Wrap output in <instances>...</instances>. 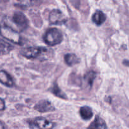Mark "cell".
<instances>
[{
	"instance_id": "5",
	"label": "cell",
	"mask_w": 129,
	"mask_h": 129,
	"mask_svg": "<svg viewBox=\"0 0 129 129\" xmlns=\"http://www.w3.org/2000/svg\"><path fill=\"white\" fill-rule=\"evenodd\" d=\"M49 22L54 25H62L67 21L65 15L59 10H53L49 15Z\"/></svg>"
},
{
	"instance_id": "9",
	"label": "cell",
	"mask_w": 129,
	"mask_h": 129,
	"mask_svg": "<svg viewBox=\"0 0 129 129\" xmlns=\"http://www.w3.org/2000/svg\"><path fill=\"white\" fill-rule=\"evenodd\" d=\"M13 49L14 47L11 44L0 39V55H7Z\"/></svg>"
},
{
	"instance_id": "12",
	"label": "cell",
	"mask_w": 129,
	"mask_h": 129,
	"mask_svg": "<svg viewBox=\"0 0 129 129\" xmlns=\"http://www.w3.org/2000/svg\"><path fill=\"white\" fill-rule=\"evenodd\" d=\"M79 112L81 117L85 120H89L91 119L92 116H93L92 109L90 107H87V106L81 107Z\"/></svg>"
},
{
	"instance_id": "13",
	"label": "cell",
	"mask_w": 129,
	"mask_h": 129,
	"mask_svg": "<svg viewBox=\"0 0 129 129\" xmlns=\"http://www.w3.org/2000/svg\"><path fill=\"white\" fill-rule=\"evenodd\" d=\"M64 61L66 64L69 66H72L77 64L79 62L80 60L78 57L73 54H67L64 56Z\"/></svg>"
},
{
	"instance_id": "4",
	"label": "cell",
	"mask_w": 129,
	"mask_h": 129,
	"mask_svg": "<svg viewBox=\"0 0 129 129\" xmlns=\"http://www.w3.org/2000/svg\"><path fill=\"white\" fill-rule=\"evenodd\" d=\"M30 127L37 129H53L54 123L44 118H35L29 122Z\"/></svg>"
},
{
	"instance_id": "8",
	"label": "cell",
	"mask_w": 129,
	"mask_h": 129,
	"mask_svg": "<svg viewBox=\"0 0 129 129\" xmlns=\"http://www.w3.org/2000/svg\"><path fill=\"white\" fill-rule=\"evenodd\" d=\"M0 83L7 87H12L14 84L11 76L5 71H0Z\"/></svg>"
},
{
	"instance_id": "1",
	"label": "cell",
	"mask_w": 129,
	"mask_h": 129,
	"mask_svg": "<svg viewBox=\"0 0 129 129\" xmlns=\"http://www.w3.org/2000/svg\"><path fill=\"white\" fill-rule=\"evenodd\" d=\"M50 50L42 47H29L22 49L21 54L29 59H46L49 55Z\"/></svg>"
},
{
	"instance_id": "15",
	"label": "cell",
	"mask_w": 129,
	"mask_h": 129,
	"mask_svg": "<svg viewBox=\"0 0 129 129\" xmlns=\"http://www.w3.org/2000/svg\"><path fill=\"white\" fill-rule=\"evenodd\" d=\"M51 90H52L51 91L53 92V94H55L56 96L59 97V98H63V99L67 98V97H66V94H64V93H63V92L59 88H58V86L56 85V84H55V85L53 86V88H52Z\"/></svg>"
},
{
	"instance_id": "17",
	"label": "cell",
	"mask_w": 129,
	"mask_h": 129,
	"mask_svg": "<svg viewBox=\"0 0 129 129\" xmlns=\"http://www.w3.org/2000/svg\"><path fill=\"white\" fill-rule=\"evenodd\" d=\"M123 64L125 66L129 67V60H124L123 61Z\"/></svg>"
},
{
	"instance_id": "2",
	"label": "cell",
	"mask_w": 129,
	"mask_h": 129,
	"mask_svg": "<svg viewBox=\"0 0 129 129\" xmlns=\"http://www.w3.org/2000/svg\"><path fill=\"white\" fill-rule=\"evenodd\" d=\"M0 35L14 44H22V40L20 34L10 25H0Z\"/></svg>"
},
{
	"instance_id": "3",
	"label": "cell",
	"mask_w": 129,
	"mask_h": 129,
	"mask_svg": "<svg viewBox=\"0 0 129 129\" xmlns=\"http://www.w3.org/2000/svg\"><path fill=\"white\" fill-rule=\"evenodd\" d=\"M43 39L47 45L54 46L61 42L63 40V35L58 28H51L46 31Z\"/></svg>"
},
{
	"instance_id": "7",
	"label": "cell",
	"mask_w": 129,
	"mask_h": 129,
	"mask_svg": "<svg viewBox=\"0 0 129 129\" xmlns=\"http://www.w3.org/2000/svg\"><path fill=\"white\" fill-rule=\"evenodd\" d=\"M34 109L39 112L44 113V112H53L55 110V108L49 101L42 100L35 105Z\"/></svg>"
},
{
	"instance_id": "18",
	"label": "cell",
	"mask_w": 129,
	"mask_h": 129,
	"mask_svg": "<svg viewBox=\"0 0 129 129\" xmlns=\"http://www.w3.org/2000/svg\"><path fill=\"white\" fill-rule=\"evenodd\" d=\"M0 129H5V127L1 121H0Z\"/></svg>"
},
{
	"instance_id": "11",
	"label": "cell",
	"mask_w": 129,
	"mask_h": 129,
	"mask_svg": "<svg viewBox=\"0 0 129 129\" xmlns=\"http://www.w3.org/2000/svg\"><path fill=\"white\" fill-rule=\"evenodd\" d=\"M106 123L104 121L99 117H96L94 120L89 125L87 129H106Z\"/></svg>"
},
{
	"instance_id": "6",
	"label": "cell",
	"mask_w": 129,
	"mask_h": 129,
	"mask_svg": "<svg viewBox=\"0 0 129 129\" xmlns=\"http://www.w3.org/2000/svg\"><path fill=\"white\" fill-rule=\"evenodd\" d=\"M12 21L21 30H24L27 28L29 25V21L27 17L24 14L20 11L15 12L13 14L12 17Z\"/></svg>"
},
{
	"instance_id": "10",
	"label": "cell",
	"mask_w": 129,
	"mask_h": 129,
	"mask_svg": "<svg viewBox=\"0 0 129 129\" xmlns=\"http://www.w3.org/2000/svg\"><path fill=\"white\" fill-rule=\"evenodd\" d=\"M106 15L104 14L102 11L100 10H97L94 12L92 16V20L96 25L100 26L102 25L106 20Z\"/></svg>"
},
{
	"instance_id": "16",
	"label": "cell",
	"mask_w": 129,
	"mask_h": 129,
	"mask_svg": "<svg viewBox=\"0 0 129 129\" xmlns=\"http://www.w3.org/2000/svg\"><path fill=\"white\" fill-rule=\"evenodd\" d=\"M5 109V103L4 100L0 98V111H3Z\"/></svg>"
},
{
	"instance_id": "14",
	"label": "cell",
	"mask_w": 129,
	"mask_h": 129,
	"mask_svg": "<svg viewBox=\"0 0 129 129\" xmlns=\"http://www.w3.org/2000/svg\"><path fill=\"white\" fill-rule=\"evenodd\" d=\"M96 78V73L93 71H90L85 75L84 79L89 86H92L94 79Z\"/></svg>"
}]
</instances>
